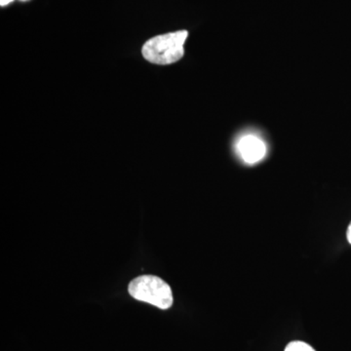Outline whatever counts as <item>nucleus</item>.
Wrapping results in <instances>:
<instances>
[{"label":"nucleus","instance_id":"f257e3e1","mask_svg":"<svg viewBox=\"0 0 351 351\" xmlns=\"http://www.w3.org/2000/svg\"><path fill=\"white\" fill-rule=\"evenodd\" d=\"M188 36V31L169 32L154 36L143 46V56L152 64L176 63L184 57V46Z\"/></svg>","mask_w":351,"mask_h":351},{"label":"nucleus","instance_id":"f03ea898","mask_svg":"<svg viewBox=\"0 0 351 351\" xmlns=\"http://www.w3.org/2000/svg\"><path fill=\"white\" fill-rule=\"evenodd\" d=\"M128 292L134 299L160 309L170 308L173 304L170 286L157 276H143L133 279L129 284Z\"/></svg>","mask_w":351,"mask_h":351},{"label":"nucleus","instance_id":"7ed1b4c3","mask_svg":"<svg viewBox=\"0 0 351 351\" xmlns=\"http://www.w3.org/2000/svg\"><path fill=\"white\" fill-rule=\"evenodd\" d=\"M237 152L245 163L256 164L265 158L267 145L262 138L254 134H246L237 144Z\"/></svg>","mask_w":351,"mask_h":351},{"label":"nucleus","instance_id":"20e7f679","mask_svg":"<svg viewBox=\"0 0 351 351\" xmlns=\"http://www.w3.org/2000/svg\"><path fill=\"white\" fill-rule=\"evenodd\" d=\"M285 351H316L313 346L304 341H295L286 346Z\"/></svg>","mask_w":351,"mask_h":351},{"label":"nucleus","instance_id":"39448f33","mask_svg":"<svg viewBox=\"0 0 351 351\" xmlns=\"http://www.w3.org/2000/svg\"><path fill=\"white\" fill-rule=\"evenodd\" d=\"M13 0H0V5L5 6L7 4L11 3Z\"/></svg>","mask_w":351,"mask_h":351},{"label":"nucleus","instance_id":"423d86ee","mask_svg":"<svg viewBox=\"0 0 351 351\" xmlns=\"http://www.w3.org/2000/svg\"><path fill=\"white\" fill-rule=\"evenodd\" d=\"M348 242H350V243L351 244V223H350V226H348Z\"/></svg>","mask_w":351,"mask_h":351},{"label":"nucleus","instance_id":"0eeeda50","mask_svg":"<svg viewBox=\"0 0 351 351\" xmlns=\"http://www.w3.org/2000/svg\"><path fill=\"white\" fill-rule=\"evenodd\" d=\"M23 1H25V0H23Z\"/></svg>","mask_w":351,"mask_h":351}]
</instances>
